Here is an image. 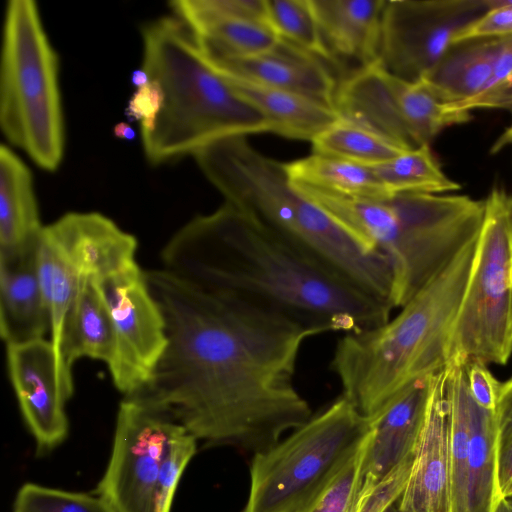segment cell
Returning a JSON list of instances; mask_svg holds the SVG:
<instances>
[{"mask_svg": "<svg viewBox=\"0 0 512 512\" xmlns=\"http://www.w3.org/2000/svg\"><path fill=\"white\" fill-rule=\"evenodd\" d=\"M310 1L332 60H353L358 68L378 61L385 0Z\"/></svg>", "mask_w": 512, "mask_h": 512, "instance_id": "ffe728a7", "label": "cell"}, {"mask_svg": "<svg viewBox=\"0 0 512 512\" xmlns=\"http://www.w3.org/2000/svg\"><path fill=\"white\" fill-rule=\"evenodd\" d=\"M334 108L340 118L406 150L430 145L444 129L473 118L470 111L450 107L423 79L403 80L378 61L338 83Z\"/></svg>", "mask_w": 512, "mask_h": 512, "instance_id": "30bf717a", "label": "cell"}, {"mask_svg": "<svg viewBox=\"0 0 512 512\" xmlns=\"http://www.w3.org/2000/svg\"><path fill=\"white\" fill-rule=\"evenodd\" d=\"M13 512H114L98 495L70 492L35 483L17 492Z\"/></svg>", "mask_w": 512, "mask_h": 512, "instance_id": "f1b7e54d", "label": "cell"}, {"mask_svg": "<svg viewBox=\"0 0 512 512\" xmlns=\"http://www.w3.org/2000/svg\"><path fill=\"white\" fill-rule=\"evenodd\" d=\"M414 454L377 484H362L350 512H385L401 497L409 479Z\"/></svg>", "mask_w": 512, "mask_h": 512, "instance_id": "d6a6232c", "label": "cell"}, {"mask_svg": "<svg viewBox=\"0 0 512 512\" xmlns=\"http://www.w3.org/2000/svg\"><path fill=\"white\" fill-rule=\"evenodd\" d=\"M44 226L28 166L14 151L0 148V249L37 237Z\"/></svg>", "mask_w": 512, "mask_h": 512, "instance_id": "cb8c5ba5", "label": "cell"}, {"mask_svg": "<svg viewBox=\"0 0 512 512\" xmlns=\"http://www.w3.org/2000/svg\"><path fill=\"white\" fill-rule=\"evenodd\" d=\"M370 168L391 194H450L461 189V184L443 171L429 144Z\"/></svg>", "mask_w": 512, "mask_h": 512, "instance_id": "484cf974", "label": "cell"}, {"mask_svg": "<svg viewBox=\"0 0 512 512\" xmlns=\"http://www.w3.org/2000/svg\"><path fill=\"white\" fill-rule=\"evenodd\" d=\"M40 234L14 248L0 249V333L6 345L50 335L37 262Z\"/></svg>", "mask_w": 512, "mask_h": 512, "instance_id": "ac0fdd59", "label": "cell"}, {"mask_svg": "<svg viewBox=\"0 0 512 512\" xmlns=\"http://www.w3.org/2000/svg\"><path fill=\"white\" fill-rule=\"evenodd\" d=\"M489 10L461 31L453 43L488 37L512 35V0H487Z\"/></svg>", "mask_w": 512, "mask_h": 512, "instance_id": "e575fe53", "label": "cell"}, {"mask_svg": "<svg viewBox=\"0 0 512 512\" xmlns=\"http://www.w3.org/2000/svg\"><path fill=\"white\" fill-rule=\"evenodd\" d=\"M142 69L159 83L163 107L141 133L146 159L160 165L219 139L272 133L268 119L243 99L205 58L192 31L176 16L142 28Z\"/></svg>", "mask_w": 512, "mask_h": 512, "instance_id": "8992f818", "label": "cell"}, {"mask_svg": "<svg viewBox=\"0 0 512 512\" xmlns=\"http://www.w3.org/2000/svg\"><path fill=\"white\" fill-rule=\"evenodd\" d=\"M168 343L133 398L181 424L206 446L265 451L311 417L295 385L306 339L280 314L194 287L165 269L145 271Z\"/></svg>", "mask_w": 512, "mask_h": 512, "instance_id": "6da1fadb", "label": "cell"}, {"mask_svg": "<svg viewBox=\"0 0 512 512\" xmlns=\"http://www.w3.org/2000/svg\"><path fill=\"white\" fill-rule=\"evenodd\" d=\"M177 424L133 398L121 401L110 460L95 490L114 512H154L162 458Z\"/></svg>", "mask_w": 512, "mask_h": 512, "instance_id": "7c38bea8", "label": "cell"}, {"mask_svg": "<svg viewBox=\"0 0 512 512\" xmlns=\"http://www.w3.org/2000/svg\"><path fill=\"white\" fill-rule=\"evenodd\" d=\"M468 390L474 402L488 411H495L501 384L489 371L487 364L476 360H465Z\"/></svg>", "mask_w": 512, "mask_h": 512, "instance_id": "8d00e7d4", "label": "cell"}, {"mask_svg": "<svg viewBox=\"0 0 512 512\" xmlns=\"http://www.w3.org/2000/svg\"><path fill=\"white\" fill-rule=\"evenodd\" d=\"M507 496H512V480H511V482L509 483V485L507 486V488L505 489V491H504V493L502 495V497H507Z\"/></svg>", "mask_w": 512, "mask_h": 512, "instance_id": "ee69618b", "label": "cell"}, {"mask_svg": "<svg viewBox=\"0 0 512 512\" xmlns=\"http://www.w3.org/2000/svg\"><path fill=\"white\" fill-rule=\"evenodd\" d=\"M434 374L417 379L370 418L363 482L377 484L414 454L431 395Z\"/></svg>", "mask_w": 512, "mask_h": 512, "instance_id": "e0dca14e", "label": "cell"}, {"mask_svg": "<svg viewBox=\"0 0 512 512\" xmlns=\"http://www.w3.org/2000/svg\"><path fill=\"white\" fill-rule=\"evenodd\" d=\"M501 42L488 37L453 43L422 79L447 104L469 100L487 89Z\"/></svg>", "mask_w": 512, "mask_h": 512, "instance_id": "603a6c76", "label": "cell"}, {"mask_svg": "<svg viewBox=\"0 0 512 512\" xmlns=\"http://www.w3.org/2000/svg\"><path fill=\"white\" fill-rule=\"evenodd\" d=\"M296 187L362 248L387 260L393 309L408 303L477 240L485 210L484 199L464 194L398 193L370 199Z\"/></svg>", "mask_w": 512, "mask_h": 512, "instance_id": "5b68a950", "label": "cell"}, {"mask_svg": "<svg viewBox=\"0 0 512 512\" xmlns=\"http://www.w3.org/2000/svg\"><path fill=\"white\" fill-rule=\"evenodd\" d=\"M493 512H512V496L498 499Z\"/></svg>", "mask_w": 512, "mask_h": 512, "instance_id": "7bdbcfd3", "label": "cell"}, {"mask_svg": "<svg viewBox=\"0 0 512 512\" xmlns=\"http://www.w3.org/2000/svg\"><path fill=\"white\" fill-rule=\"evenodd\" d=\"M290 180L327 192L356 198L382 199L391 194L368 166L327 155L286 162Z\"/></svg>", "mask_w": 512, "mask_h": 512, "instance_id": "d4e9b609", "label": "cell"}, {"mask_svg": "<svg viewBox=\"0 0 512 512\" xmlns=\"http://www.w3.org/2000/svg\"><path fill=\"white\" fill-rule=\"evenodd\" d=\"M313 153L375 166L407 151L377 133L340 118L312 142Z\"/></svg>", "mask_w": 512, "mask_h": 512, "instance_id": "4316f807", "label": "cell"}, {"mask_svg": "<svg viewBox=\"0 0 512 512\" xmlns=\"http://www.w3.org/2000/svg\"><path fill=\"white\" fill-rule=\"evenodd\" d=\"M365 446L339 473L306 512L351 511L363 484Z\"/></svg>", "mask_w": 512, "mask_h": 512, "instance_id": "4dcf8cb0", "label": "cell"}, {"mask_svg": "<svg viewBox=\"0 0 512 512\" xmlns=\"http://www.w3.org/2000/svg\"><path fill=\"white\" fill-rule=\"evenodd\" d=\"M0 125L41 169L60 166L65 147L59 60L32 0L7 3L0 69Z\"/></svg>", "mask_w": 512, "mask_h": 512, "instance_id": "52a82bcc", "label": "cell"}, {"mask_svg": "<svg viewBox=\"0 0 512 512\" xmlns=\"http://www.w3.org/2000/svg\"><path fill=\"white\" fill-rule=\"evenodd\" d=\"M499 499L512 480V377L502 382L494 411Z\"/></svg>", "mask_w": 512, "mask_h": 512, "instance_id": "1f68e13d", "label": "cell"}, {"mask_svg": "<svg viewBox=\"0 0 512 512\" xmlns=\"http://www.w3.org/2000/svg\"><path fill=\"white\" fill-rule=\"evenodd\" d=\"M507 148H512V121L492 143L489 153L496 155Z\"/></svg>", "mask_w": 512, "mask_h": 512, "instance_id": "ab89813d", "label": "cell"}, {"mask_svg": "<svg viewBox=\"0 0 512 512\" xmlns=\"http://www.w3.org/2000/svg\"><path fill=\"white\" fill-rule=\"evenodd\" d=\"M193 156L225 203L310 263L391 306L393 276L387 260L362 248L301 194L284 162L262 154L244 135L214 141Z\"/></svg>", "mask_w": 512, "mask_h": 512, "instance_id": "3957f363", "label": "cell"}, {"mask_svg": "<svg viewBox=\"0 0 512 512\" xmlns=\"http://www.w3.org/2000/svg\"><path fill=\"white\" fill-rule=\"evenodd\" d=\"M268 20L282 39L321 58L332 60L310 0H266Z\"/></svg>", "mask_w": 512, "mask_h": 512, "instance_id": "83f0119b", "label": "cell"}, {"mask_svg": "<svg viewBox=\"0 0 512 512\" xmlns=\"http://www.w3.org/2000/svg\"><path fill=\"white\" fill-rule=\"evenodd\" d=\"M451 107L473 111L476 109H502L512 114V75L503 83Z\"/></svg>", "mask_w": 512, "mask_h": 512, "instance_id": "74e56055", "label": "cell"}, {"mask_svg": "<svg viewBox=\"0 0 512 512\" xmlns=\"http://www.w3.org/2000/svg\"><path fill=\"white\" fill-rule=\"evenodd\" d=\"M113 133L116 137L125 140H132L136 136L134 129L125 122L118 123L113 129Z\"/></svg>", "mask_w": 512, "mask_h": 512, "instance_id": "60d3db41", "label": "cell"}, {"mask_svg": "<svg viewBox=\"0 0 512 512\" xmlns=\"http://www.w3.org/2000/svg\"><path fill=\"white\" fill-rule=\"evenodd\" d=\"M385 512H402V511L399 509L398 504L396 502L393 505H391Z\"/></svg>", "mask_w": 512, "mask_h": 512, "instance_id": "f6af8a7d", "label": "cell"}, {"mask_svg": "<svg viewBox=\"0 0 512 512\" xmlns=\"http://www.w3.org/2000/svg\"><path fill=\"white\" fill-rule=\"evenodd\" d=\"M222 75L243 99L263 113L272 126V133L281 137L312 142L340 119L334 107L322 102L242 78Z\"/></svg>", "mask_w": 512, "mask_h": 512, "instance_id": "44dd1931", "label": "cell"}, {"mask_svg": "<svg viewBox=\"0 0 512 512\" xmlns=\"http://www.w3.org/2000/svg\"><path fill=\"white\" fill-rule=\"evenodd\" d=\"M97 283L114 329L107 366L116 389L131 396L148 382L166 349L165 319L138 263Z\"/></svg>", "mask_w": 512, "mask_h": 512, "instance_id": "4fadbf2b", "label": "cell"}, {"mask_svg": "<svg viewBox=\"0 0 512 512\" xmlns=\"http://www.w3.org/2000/svg\"><path fill=\"white\" fill-rule=\"evenodd\" d=\"M371 420L340 396L283 441L253 455L243 512H306L365 446Z\"/></svg>", "mask_w": 512, "mask_h": 512, "instance_id": "ba28073f", "label": "cell"}, {"mask_svg": "<svg viewBox=\"0 0 512 512\" xmlns=\"http://www.w3.org/2000/svg\"><path fill=\"white\" fill-rule=\"evenodd\" d=\"M397 504L402 512L449 511V401L445 367L434 375L409 479Z\"/></svg>", "mask_w": 512, "mask_h": 512, "instance_id": "2e32d148", "label": "cell"}, {"mask_svg": "<svg viewBox=\"0 0 512 512\" xmlns=\"http://www.w3.org/2000/svg\"><path fill=\"white\" fill-rule=\"evenodd\" d=\"M161 259L163 269L201 291L280 314L314 335L381 325L393 310L310 263L225 202L181 227Z\"/></svg>", "mask_w": 512, "mask_h": 512, "instance_id": "7a4b0ae2", "label": "cell"}, {"mask_svg": "<svg viewBox=\"0 0 512 512\" xmlns=\"http://www.w3.org/2000/svg\"><path fill=\"white\" fill-rule=\"evenodd\" d=\"M512 75V35L502 37L501 47L487 90L503 83ZM484 91V92H485ZM483 93V92H482Z\"/></svg>", "mask_w": 512, "mask_h": 512, "instance_id": "f35d334b", "label": "cell"}, {"mask_svg": "<svg viewBox=\"0 0 512 512\" xmlns=\"http://www.w3.org/2000/svg\"><path fill=\"white\" fill-rule=\"evenodd\" d=\"M170 4L210 18L269 22L266 0H176Z\"/></svg>", "mask_w": 512, "mask_h": 512, "instance_id": "836d02e7", "label": "cell"}, {"mask_svg": "<svg viewBox=\"0 0 512 512\" xmlns=\"http://www.w3.org/2000/svg\"><path fill=\"white\" fill-rule=\"evenodd\" d=\"M205 58L222 74L300 94L334 107L338 83L323 59L285 39L281 38L271 51L249 58Z\"/></svg>", "mask_w": 512, "mask_h": 512, "instance_id": "d6986e66", "label": "cell"}, {"mask_svg": "<svg viewBox=\"0 0 512 512\" xmlns=\"http://www.w3.org/2000/svg\"><path fill=\"white\" fill-rule=\"evenodd\" d=\"M488 10L487 0H385L378 62L403 80L419 81Z\"/></svg>", "mask_w": 512, "mask_h": 512, "instance_id": "8fae6325", "label": "cell"}, {"mask_svg": "<svg viewBox=\"0 0 512 512\" xmlns=\"http://www.w3.org/2000/svg\"><path fill=\"white\" fill-rule=\"evenodd\" d=\"M149 81V76L142 68L134 70L131 75V82L136 88L144 86Z\"/></svg>", "mask_w": 512, "mask_h": 512, "instance_id": "b9f144b4", "label": "cell"}, {"mask_svg": "<svg viewBox=\"0 0 512 512\" xmlns=\"http://www.w3.org/2000/svg\"><path fill=\"white\" fill-rule=\"evenodd\" d=\"M164 93L158 82L150 80L136 89L128 101L126 114L139 122L141 133L150 131L163 107Z\"/></svg>", "mask_w": 512, "mask_h": 512, "instance_id": "d590c367", "label": "cell"}, {"mask_svg": "<svg viewBox=\"0 0 512 512\" xmlns=\"http://www.w3.org/2000/svg\"><path fill=\"white\" fill-rule=\"evenodd\" d=\"M114 352L110 311L94 279H83L63 322L60 354L72 371L75 362L90 358L108 365Z\"/></svg>", "mask_w": 512, "mask_h": 512, "instance_id": "7402d4cb", "label": "cell"}, {"mask_svg": "<svg viewBox=\"0 0 512 512\" xmlns=\"http://www.w3.org/2000/svg\"><path fill=\"white\" fill-rule=\"evenodd\" d=\"M477 240L467 245L393 318L337 342L330 368L342 395L372 418L417 379L448 362V345L473 263Z\"/></svg>", "mask_w": 512, "mask_h": 512, "instance_id": "277c9868", "label": "cell"}, {"mask_svg": "<svg viewBox=\"0 0 512 512\" xmlns=\"http://www.w3.org/2000/svg\"><path fill=\"white\" fill-rule=\"evenodd\" d=\"M484 201L483 222L447 357L448 362L461 358L505 365L512 355V194L494 185Z\"/></svg>", "mask_w": 512, "mask_h": 512, "instance_id": "9c48e42d", "label": "cell"}, {"mask_svg": "<svg viewBox=\"0 0 512 512\" xmlns=\"http://www.w3.org/2000/svg\"><path fill=\"white\" fill-rule=\"evenodd\" d=\"M6 359L11 385L38 453L53 450L69 431L65 406L74 393L72 372L45 338L6 345Z\"/></svg>", "mask_w": 512, "mask_h": 512, "instance_id": "5bb4252c", "label": "cell"}, {"mask_svg": "<svg viewBox=\"0 0 512 512\" xmlns=\"http://www.w3.org/2000/svg\"><path fill=\"white\" fill-rule=\"evenodd\" d=\"M44 234L82 280L98 282L137 264L136 238L98 212L66 213Z\"/></svg>", "mask_w": 512, "mask_h": 512, "instance_id": "9a60e30c", "label": "cell"}, {"mask_svg": "<svg viewBox=\"0 0 512 512\" xmlns=\"http://www.w3.org/2000/svg\"><path fill=\"white\" fill-rule=\"evenodd\" d=\"M198 440L181 424L170 435L162 458L154 512H170L173 498L187 464L197 451Z\"/></svg>", "mask_w": 512, "mask_h": 512, "instance_id": "f546056e", "label": "cell"}]
</instances>
